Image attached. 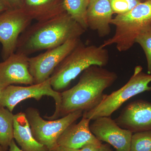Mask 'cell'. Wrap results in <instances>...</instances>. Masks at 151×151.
<instances>
[{
  "label": "cell",
  "instance_id": "15",
  "mask_svg": "<svg viewBox=\"0 0 151 151\" xmlns=\"http://www.w3.org/2000/svg\"><path fill=\"white\" fill-rule=\"evenodd\" d=\"M22 9L32 19L37 22L50 19L66 13L63 0H24Z\"/></svg>",
  "mask_w": 151,
  "mask_h": 151
},
{
  "label": "cell",
  "instance_id": "20",
  "mask_svg": "<svg viewBox=\"0 0 151 151\" xmlns=\"http://www.w3.org/2000/svg\"><path fill=\"white\" fill-rule=\"evenodd\" d=\"M130 151H151V131L133 134Z\"/></svg>",
  "mask_w": 151,
  "mask_h": 151
},
{
  "label": "cell",
  "instance_id": "27",
  "mask_svg": "<svg viewBox=\"0 0 151 151\" xmlns=\"http://www.w3.org/2000/svg\"><path fill=\"white\" fill-rule=\"evenodd\" d=\"M7 10L8 9H6V8L5 6L0 1V14L1 13L3 12H4L6 10Z\"/></svg>",
  "mask_w": 151,
  "mask_h": 151
},
{
  "label": "cell",
  "instance_id": "29",
  "mask_svg": "<svg viewBox=\"0 0 151 151\" xmlns=\"http://www.w3.org/2000/svg\"><path fill=\"white\" fill-rule=\"evenodd\" d=\"M145 1H151V0H145Z\"/></svg>",
  "mask_w": 151,
  "mask_h": 151
},
{
  "label": "cell",
  "instance_id": "13",
  "mask_svg": "<svg viewBox=\"0 0 151 151\" xmlns=\"http://www.w3.org/2000/svg\"><path fill=\"white\" fill-rule=\"evenodd\" d=\"M90 121V119L83 115L78 123H74L68 126L58 138V147L80 149L87 144H102L91 132Z\"/></svg>",
  "mask_w": 151,
  "mask_h": 151
},
{
  "label": "cell",
  "instance_id": "5",
  "mask_svg": "<svg viewBox=\"0 0 151 151\" xmlns=\"http://www.w3.org/2000/svg\"><path fill=\"white\" fill-rule=\"evenodd\" d=\"M151 74L143 71L140 65L135 68L134 73L128 82L121 88L110 94H105L102 102L97 107L87 112L83 116L91 121L102 117H110L123 104L134 96L151 91Z\"/></svg>",
  "mask_w": 151,
  "mask_h": 151
},
{
  "label": "cell",
  "instance_id": "8",
  "mask_svg": "<svg viewBox=\"0 0 151 151\" xmlns=\"http://www.w3.org/2000/svg\"><path fill=\"white\" fill-rule=\"evenodd\" d=\"M80 42V38L70 40L42 54L29 58V69L34 84H40L49 78L56 68Z\"/></svg>",
  "mask_w": 151,
  "mask_h": 151
},
{
  "label": "cell",
  "instance_id": "4",
  "mask_svg": "<svg viewBox=\"0 0 151 151\" xmlns=\"http://www.w3.org/2000/svg\"><path fill=\"white\" fill-rule=\"evenodd\" d=\"M111 24L116 27L115 34L100 46L105 47L115 44L120 52L129 50L139 33L151 24V1L142 2L129 12L117 15L113 18Z\"/></svg>",
  "mask_w": 151,
  "mask_h": 151
},
{
  "label": "cell",
  "instance_id": "23",
  "mask_svg": "<svg viewBox=\"0 0 151 151\" xmlns=\"http://www.w3.org/2000/svg\"><path fill=\"white\" fill-rule=\"evenodd\" d=\"M102 144H89L83 146L80 149V151H99Z\"/></svg>",
  "mask_w": 151,
  "mask_h": 151
},
{
  "label": "cell",
  "instance_id": "19",
  "mask_svg": "<svg viewBox=\"0 0 151 151\" xmlns=\"http://www.w3.org/2000/svg\"><path fill=\"white\" fill-rule=\"evenodd\" d=\"M142 48L146 58L147 65V73L151 74V24L144 29L135 39Z\"/></svg>",
  "mask_w": 151,
  "mask_h": 151
},
{
  "label": "cell",
  "instance_id": "9",
  "mask_svg": "<svg viewBox=\"0 0 151 151\" xmlns=\"http://www.w3.org/2000/svg\"><path fill=\"white\" fill-rule=\"evenodd\" d=\"M32 20L22 9L7 10L0 14V43L4 60L14 53L19 37Z\"/></svg>",
  "mask_w": 151,
  "mask_h": 151
},
{
  "label": "cell",
  "instance_id": "6",
  "mask_svg": "<svg viewBox=\"0 0 151 151\" xmlns=\"http://www.w3.org/2000/svg\"><path fill=\"white\" fill-rule=\"evenodd\" d=\"M83 113L76 111L57 120L47 121L42 119L36 108L29 107L24 112L34 137L50 151H55L60 135L68 126L82 117Z\"/></svg>",
  "mask_w": 151,
  "mask_h": 151
},
{
  "label": "cell",
  "instance_id": "2",
  "mask_svg": "<svg viewBox=\"0 0 151 151\" xmlns=\"http://www.w3.org/2000/svg\"><path fill=\"white\" fill-rule=\"evenodd\" d=\"M86 31L67 13L37 22L28 27L19 38L16 52L26 55L54 48L67 41L80 38Z\"/></svg>",
  "mask_w": 151,
  "mask_h": 151
},
{
  "label": "cell",
  "instance_id": "16",
  "mask_svg": "<svg viewBox=\"0 0 151 151\" xmlns=\"http://www.w3.org/2000/svg\"><path fill=\"white\" fill-rule=\"evenodd\" d=\"M14 139L23 151H50L34 137L24 113L14 116Z\"/></svg>",
  "mask_w": 151,
  "mask_h": 151
},
{
  "label": "cell",
  "instance_id": "24",
  "mask_svg": "<svg viewBox=\"0 0 151 151\" xmlns=\"http://www.w3.org/2000/svg\"><path fill=\"white\" fill-rule=\"evenodd\" d=\"M9 151H23L17 145L16 143L15 142L14 139L11 142L9 147Z\"/></svg>",
  "mask_w": 151,
  "mask_h": 151
},
{
  "label": "cell",
  "instance_id": "10",
  "mask_svg": "<svg viewBox=\"0 0 151 151\" xmlns=\"http://www.w3.org/2000/svg\"><path fill=\"white\" fill-rule=\"evenodd\" d=\"M90 129L100 142L110 144L116 151H130L133 133L122 128L109 117H102L93 120Z\"/></svg>",
  "mask_w": 151,
  "mask_h": 151
},
{
  "label": "cell",
  "instance_id": "26",
  "mask_svg": "<svg viewBox=\"0 0 151 151\" xmlns=\"http://www.w3.org/2000/svg\"><path fill=\"white\" fill-rule=\"evenodd\" d=\"M55 151H80V149H70L58 147Z\"/></svg>",
  "mask_w": 151,
  "mask_h": 151
},
{
  "label": "cell",
  "instance_id": "3",
  "mask_svg": "<svg viewBox=\"0 0 151 151\" xmlns=\"http://www.w3.org/2000/svg\"><path fill=\"white\" fill-rule=\"evenodd\" d=\"M109 60V52L105 47L86 45L80 42L55 69L50 77L52 87L60 92L86 68L93 65L104 67Z\"/></svg>",
  "mask_w": 151,
  "mask_h": 151
},
{
  "label": "cell",
  "instance_id": "18",
  "mask_svg": "<svg viewBox=\"0 0 151 151\" xmlns=\"http://www.w3.org/2000/svg\"><path fill=\"white\" fill-rule=\"evenodd\" d=\"M89 0H63L66 12L86 30L88 28L86 12Z\"/></svg>",
  "mask_w": 151,
  "mask_h": 151
},
{
  "label": "cell",
  "instance_id": "7",
  "mask_svg": "<svg viewBox=\"0 0 151 151\" xmlns=\"http://www.w3.org/2000/svg\"><path fill=\"white\" fill-rule=\"evenodd\" d=\"M44 96L51 97L55 103L54 113L47 119L53 120L58 118L61 101V93L52 89L50 78L42 83L27 86L10 85L0 92V105L12 112L19 103L30 98L39 101Z\"/></svg>",
  "mask_w": 151,
  "mask_h": 151
},
{
  "label": "cell",
  "instance_id": "1",
  "mask_svg": "<svg viewBox=\"0 0 151 151\" xmlns=\"http://www.w3.org/2000/svg\"><path fill=\"white\" fill-rule=\"evenodd\" d=\"M117 73L103 67L93 65L82 73L78 83L61 93V101L58 117L81 111L87 112L102 102L105 89L118 78Z\"/></svg>",
  "mask_w": 151,
  "mask_h": 151
},
{
  "label": "cell",
  "instance_id": "21",
  "mask_svg": "<svg viewBox=\"0 0 151 151\" xmlns=\"http://www.w3.org/2000/svg\"><path fill=\"white\" fill-rule=\"evenodd\" d=\"M114 14H123L129 12L138 4L141 0H109Z\"/></svg>",
  "mask_w": 151,
  "mask_h": 151
},
{
  "label": "cell",
  "instance_id": "12",
  "mask_svg": "<svg viewBox=\"0 0 151 151\" xmlns=\"http://www.w3.org/2000/svg\"><path fill=\"white\" fill-rule=\"evenodd\" d=\"M115 120L120 127L133 134L151 131V102L142 100L131 102Z\"/></svg>",
  "mask_w": 151,
  "mask_h": 151
},
{
  "label": "cell",
  "instance_id": "17",
  "mask_svg": "<svg viewBox=\"0 0 151 151\" xmlns=\"http://www.w3.org/2000/svg\"><path fill=\"white\" fill-rule=\"evenodd\" d=\"M14 116L7 108L0 105V145L4 151L14 139Z\"/></svg>",
  "mask_w": 151,
  "mask_h": 151
},
{
  "label": "cell",
  "instance_id": "22",
  "mask_svg": "<svg viewBox=\"0 0 151 151\" xmlns=\"http://www.w3.org/2000/svg\"><path fill=\"white\" fill-rule=\"evenodd\" d=\"M24 0H0L6 9H22Z\"/></svg>",
  "mask_w": 151,
  "mask_h": 151
},
{
  "label": "cell",
  "instance_id": "11",
  "mask_svg": "<svg viewBox=\"0 0 151 151\" xmlns=\"http://www.w3.org/2000/svg\"><path fill=\"white\" fill-rule=\"evenodd\" d=\"M29 60L27 55L15 52L0 63V91L14 84H34Z\"/></svg>",
  "mask_w": 151,
  "mask_h": 151
},
{
  "label": "cell",
  "instance_id": "25",
  "mask_svg": "<svg viewBox=\"0 0 151 151\" xmlns=\"http://www.w3.org/2000/svg\"><path fill=\"white\" fill-rule=\"evenodd\" d=\"M99 151H113V150H111L110 146L108 145L102 144Z\"/></svg>",
  "mask_w": 151,
  "mask_h": 151
},
{
  "label": "cell",
  "instance_id": "14",
  "mask_svg": "<svg viewBox=\"0 0 151 151\" xmlns=\"http://www.w3.org/2000/svg\"><path fill=\"white\" fill-rule=\"evenodd\" d=\"M113 14L109 0H89L86 12L88 28L97 32L100 37L109 35Z\"/></svg>",
  "mask_w": 151,
  "mask_h": 151
},
{
  "label": "cell",
  "instance_id": "28",
  "mask_svg": "<svg viewBox=\"0 0 151 151\" xmlns=\"http://www.w3.org/2000/svg\"><path fill=\"white\" fill-rule=\"evenodd\" d=\"M0 151H4L1 145H0Z\"/></svg>",
  "mask_w": 151,
  "mask_h": 151
}]
</instances>
